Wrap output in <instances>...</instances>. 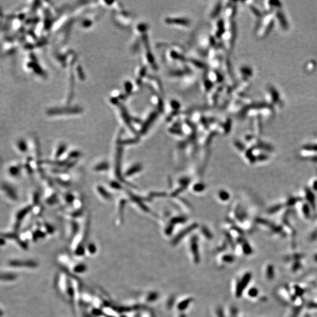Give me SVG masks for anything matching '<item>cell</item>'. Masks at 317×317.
I'll return each instance as SVG.
<instances>
[{
  "label": "cell",
  "instance_id": "4",
  "mask_svg": "<svg viewBox=\"0 0 317 317\" xmlns=\"http://www.w3.org/2000/svg\"><path fill=\"white\" fill-rule=\"evenodd\" d=\"M158 294L157 293H152L148 295L147 300L148 302H153L158 299Z\"/></svg>",
  "mask_w": 317,
  "mask_h": 317
},
{
  "label": "cell",
  "instance_id": "7",
  "mask_svg": "<svg viewBox=\"0 0 317 317\" xmlns=\"http://www.w3.org/2000/svg\"><path fill=\"white\" fill-rule=\"evenodd\" d=\"M217 314H218V317H225L224 315V313L223 311L222 307H218L217 309Z\"/></svg>",
  "mask_w": 317,
  "mask_h": 317
},
{
  "label": "cell",
  "instance_id": "5",
  "mask_svg": "<svg viewBox=\"0 0 317 317\" xmlns=\"http://www.w3.org/2000/svg\"><path fill=\"white\" fill-rule=\"evenodd\" d=\"M234 257L232 255H224L222 258V260L224 262H226V263H231L234 261Z\"/></svg>",
  "mask_w": 317,
  "mask_h": 317
},
{
  "label": "cell",
  "instance_id": "6",
  "mask_svg": "<svg viewBox=\"0 0 317 317\" xmlns=\"http://www.w3.org/2000/svg\"><path fill=\"white\" fill-rule=\"evenodd\" d=\"M175 297H172L170 299H169V301H168V304H167L168 308H172L173 307V305H174V304H175Z\"/></svg>",
  "mask_w": 317,
  "mask_h": 317
},
{
  "label": "cell",
  "instance_id": "8",
  "mask_svg": "<svg viewBox=\"0 0 317 317\" xmlns=\"http://www.w3.org/2000/svg\"><path fill=\"white\" fill-rule=\"evenodd\" d=\"M64 150H65V146H62L58 149V151L57 154H57V156H61V154L63 153Z\"/></svg>",
  "mask_w": 317,
  "mask_h": 317
},
{
  "label": "cell",
  "instance_id": "2",
  "mask_svg": "<svg viewBox=\"0 0 317 317\" xmlns=\"http://www.w3.org/2000/svg\"><path fill=\"white\" fill-rule=\"evenodd\" d=\"M191 251H192V253H193V257H194V261H195V263L198 264L200 262V258L199 253V250H198V246L196 243V240L195 239H193L191 242Z\"/></svg>",
  "mask_w": 317,
  "mask_h": 317
},
{
  "label": "cell",
  "instance_id": "1",
  "mask_svg": "<svg viewBox=\"0 0 317 317\" xmlns=\"http://www.w3.org/2000/svg\"><path fill=\"white\" fill-rule=\"evenodd\" d=\"M250 277V276L249 274H246L242 279V280L239 282V284L237 285L236 289V296L237 297H241L243 291L245 288V286L247 284L248 281H249Z\"/></svg>",
  "mask_w": 317,
  "mask_h": 317
},
{
  "label": "cell",
  "instance_id": "3",
  "mask_svg": "<svg viewBox=\"0 0 317 317\" xmlns=\"http://www.w3.org/2000/svg\"><path fill=\"white\" fill-rule=\"evenodd\" d=\"M193 300V298H189L185 299L184 301H182L177 305L178 309L180 310V311H184L185 309H186V308L189 307V304L192 302Z\"/></svg>",
  "mask_w": 317,
  "mask_h": 317
},
{
  "label": "cell",
  "instance_id": "9",
  "mask_svg": "<svg viewBox=\"0 0 317 317\" xmlns=\"http://www.w3.org/2000/svg\"><path fill=\"white\" fill-rule=\"evenodd\" d=\"M179 317H186V316L185 314H181Z\"/></svg>",
  "mask_w": 317,
  "mask_h": 317
},
{
  "label": "cell",
  "instance_id": "10",
  "mask_svg": "<svg viewBox=\"0 0 317 317\" xmlns=\"http://www.w3.org/2000/svg\"><path fill=\"white\" fill-rule=\"evenodd\" d=\"M151 315H152V317H156L155 315H154L153 313H152V314H151Z\"/></svg>",
  "mask_w": 317,
  "mask_h": 317
}]
</instances>
